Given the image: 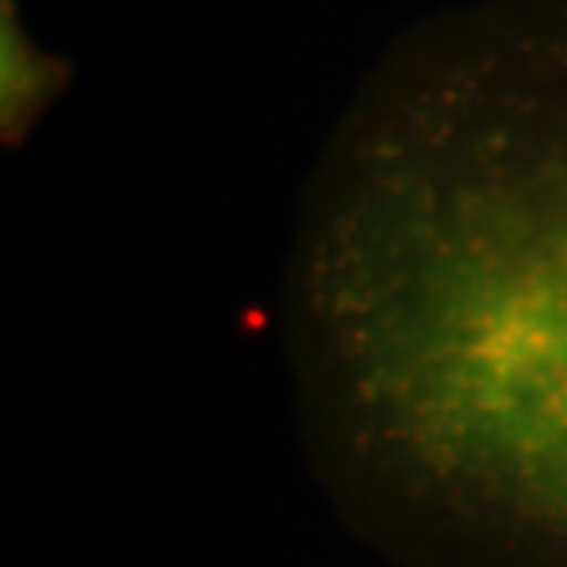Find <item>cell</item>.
Instances as JSON below:
<instances>
[{
	"mask_svg": "<svg viewBox=\"0 0 567 567\" xmlns=\"http://www.w3.org/2000/svg\"><path fill=\"white\" fill-rule=\"evenodd\" d=\"M3 130L17 136L35 117L48 92V73L32 44L22 39L20 25L3 20Z\"/></svg>",
	"mask_w": 567,
	"mask_h": 567,
	"instance_id": "2",
	"label": "cell"
},
{
	"mask_svg": "<svg viewBox=\"0 0 567 567\" xmlns=\"http://www.w3.org/2000/svg\"><path fill=\"white\" fill-rule=\"evenodd\" d=\"M388 142L334 218L324 316L365 423L567 520V107Z\"/></svg>",
	"mask_w": 567,
	"mask_h": 567,
	"instance_id": "1",
	"label": "cell"
}]
</instances>
